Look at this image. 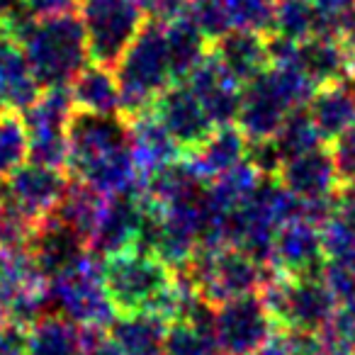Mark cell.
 <instances>
[{
	"label": "cell",
	"mask_w": 355,
	"mask_h": 355,
	"mask_svg": "<svg viewBox=\"0 0 355 355\" xmlns=\"http://www.w3.org/2000/svg\"><path fill=\"white\" fill-rule=\"evenodd\" d=\"M129 122V151L139 168V175L148 178L163 168L173 166L183 158V148L178 146L175 139L166 132L151 107L144 112L127 117Z\"/></svg>",
	"instance_id": "e0dca14e"
},
{
	"label": "cell",
	"mask_w": 355,
	"mask_h": 355,
	"mask_svg": "<svg viewBox=\"0 0 355 355\" xmlns=\"http://www.w3.org/2000/svg\"><path fill=\"white\" fill-rule=\"evenodd\" d=\"M168 61H171L173 80H185L209 54V40L198 30L188 15H178L163 22Z\"/></svg>",
	"instance_id": "cb8c5ba5"
},
{
	"label": "cell",
	"mask_w": 355,
	"mask_h": 355,
	"mask_svg": "<svg viewBox=\"0 0 355 355\" xmlns=\"http://www.w3.org/2000/svg\"><path fill=\"white\" fill-rule=\"evenodd\" d=\"M331 158H334L338 180H353L355 178V124L334 139Z\"/></svg>",
	"instance_id": "d590c367"
},
{
	"label": "cell",
	"mask_w": 355,
	"mask_h": 355,
	"mask_svg": "<svg viewBox=\"0 0 355 355\" xmlns=\"http://www.w3.org/2000/svg\"><path fill=\"white\" fill-rule=\"evenodd\" d=\"M85 329L61 314H44L27 329V355H80Z\"/></svg>",
	"instance_id": "484cf974"
},
{
	"label": "cell",
	"mask_w": 355,
	"mask_h": 355,
	"mask_svg": "<svg viewBox=\"0 0 355 355\" xmlns=\"http://www.w3.org/2000/svg\"><path fill=\"white\" fill-rule=\"evenodd\" d=\"M232 30L270 35L277 0H224Z\"/></svg>",
	"instance_id": "1f68e13d"
},
{
	"label": "cell",
	"mask_w": 355,
	"mask_h": 355,
	"mask_svg": "<svg viewBox=\"0 0 355 355\" xmlns=\"http://www.w3.org/2000/svg\"><path fill=\"white\" fill-rule=\"evenodd\" d=\"M272 141H275L282 161H287V158H295L300 153L311 151V148H319L324 139H321L309 110L300 107L287 114L285 122L277 129V134L272 137Z\"/></svg>",
	"instance_id": "4dcf8cb0"
},
{
	"label": "cell",
	"mask_w": 355,
	"mask_h": 355,
	"mask_svg": "<svg viewBox=\"0 0 355 355\" xmlns=\"http://www.w3.org/2000/svg\"><path fill=\"white\" fill-rule=\"evenodd\" d=\"M272 32L292 42H304L316 35H331L329 22L316 10L314 0H277Z\"/></svg>",
	"instance_id": "f1b7e54d"
},
{
	"label": "cell",
	"mask_w": 355,
	"mask_h": 355,
	"mask_svg": "<svg viewBox=\"0 0 355 355\" xmlns=\"http://www.w3.org/2000/svg\"><path fill=\"white\" fill-rule=\"evenodd\" d=\"M78 20L90 61L107 69L119 64L134 37L146 25V15L137 0H78Z\"/></svg>",
	"instance_id": "52a82bcc"
},
{
	"label": "cell",
	"mask_w": 355,
	"mask_h": 355,
	"mask_svg": "<svg viewBox=\"0 0 355 355\" xmlns=\"http://www.w3.org/2000/svg\"><path fill=\"white\" fill-rule=\"evenodd\" d=\"M251 355H292L290 345H287L285 336H272L266 345H261L258 350H253Z\"/></svg>",
	"instance_id": "60d3db41"
},
{
	"label": "cell",
	"mask_w": 355,
	"mask_h": 355,
	"mask_svg": "<svg viewBox=\"0 0 355 355\" xmlns=\"http://www.w3.org/2000/svg\"><path fill=\"white\" fill-rule=\"evenodd\" d=\"M30 158V137L20 110L0 107V180L25 166Z\"/></svg>",
	"instance_id": "f546056e"
},
{
	"label": "cell",
	"mask_w": 355,
	"mask_h": 355,
	"mask_svg": "<svg viewBox=\"0 0 355 355\" xmlns=\"http://www.w3.org/2000/svg\"><path fill=\"white\" fill-rule=\"evenodd\" d=\"M185 15L198 25V30L202 32L209 42L219 40V37L232 30L224 0H188Z\"/></svg>",
	"instance_id": "e575fe53"
},
{
	"label": "cell",
	"mask_w": 355,
	"mask_h": 355,
	"mask_svg": "<svg viewBox=\"0 0 355 355\" xmlns=\"http://www.w3.org/2000/svg\"><path fill=\"white\" fill-rule=\"evenodd\" d=\"M171 321L153 311L117 314L107 326V336L127 355H163V343Z\"/></svg>",
	"instance_id": "7402d4cb"
},
{
	"label": "cell",
	"mask_w": 355,
	"mask_h": 355,
	"mask_svg": "<svg viewBox=\"0 0 355 355\" xmlns=\"http://www.w3.org/2000/svg\"><path fill=\"white\" fill-rule=\"evenodd\" d=\"M275 329L261 292L214 304L212 336L219 355H251L275 336Z\"/></svg>",
	"instance_id": "9c48e42d"
},
{
	"label": "cell",
	"mask_w": 355,
	"mask_h": 355,
	"mask_svg": "<svg viewBox=\"0 0 355 355\" xmlns=\"http://www.w3.org/2000/svg\"><path fill=\"white\" fill-rule=\"evenodd\" d=\"M103 280L117 314L153 311L166 321L178 319L180 287L166 261L132 246L103 258Z\"/></svg>",
	"instance_id": "6da1fadb"
},
{
	"label": "cell",
	"mask_w": 355,
	"mask_h": 355,
	"mask_svg": "<svg viewBox=\"0 0 355 355\" xmlns=\"http://www.w3.org/2000/svg\"><path fill=\"white\" fill-rule=\"evenodd\" d=\"M324 253L319 224L304 217H292L275 232L270 266L285 275H316V270H321Z\"/></svg>",
	"instance_id": "5bb4252c"
},
{
	"label": "cell",
	"mask_w": 355,
	"mask_h": 355,
	"mask_svg": "<svg viewBox=\"0 0 355 355\" xmlns=\"http://www.w3.org/2000/svg\"><path fill=\"white\" fill-rule=\"evenodd\" d=\"M144 205L139 195H114L103 205L93 234H90L88 251L100 258H107L124 248H132L141 227Z\"/></svg>",
	"instance_id": "9a60e30c"
},
{
	"label": "cell",
	"mask_w": 355,
	"mask_h": 355,
	"mask_svg": "<svg viewBox=\"0 0 355 355\" xmlns=\"http://www.w3.org/2000/svg\"><path fill=\"white\" fill-rule=\"evenodd\" d=\"M49 311L71 319L78 326L107 329L117 316L103 280V258L85 253L76 266L51 277L46 285Z\"/></svg>",
	"instance_id": "5b68a950"
},
{
	"label": "cell",
	"mask_w": 355,
	"mask_h": 355,
	"mask_svg": "<svg viewBox=\"0 0 355 355\" xmlns=\"http://www.w3.org/2000/svg\"><path fill=\"white\" fill-rule=\"evenodd\" d=\"M105 195H100L98 190H93L90 185H85L83 180L73 178L69 183V190H66L64 200H61L59 209H56V217L61 222H66L76 234L83 236V241H90V234H93L95 224H98V217L103 212L105 205Z\"/></svg>",
	"instance_id": "83f0119b"
},
{
	"label": "cell",
	"mask_w": 355,
	"mask_h": 355,
	"mask_svg": "<svg viewBox=\"0 0 355 355\" xmlns=\"http://www.w3.org/2000/svg\"><path fill=\"white\" fill-rule=\"evenodd\" d=\"M261 297L280 331H319L334 311V295L316 275H285L275 270Z\"/></svg>",
	"instance_id": "8992f818"
},
{
	"label": "cell",
	"mask_w": 355,
	"mask_h": 355,
	"mask_svg": "<svg viewBox=\"0 0 355 355\" xmlns=\"http://www.w3.org/2000/svg\"><path fill=\"white\" fill-rule=\"evenodd\" d=\"M209 54L232 78L241 85L251 83L261 73L270 69V51H268V35L256 32L229 30L219 40L209 42Z\"/></svg>",
	"instance_id": "ffe728a7"
},
{
	"label": "cell",
	"mask_w": 355,
	"mask_h": 355,
	"mask_svg": "<svg viewBox=\"0 0 355 355\" xmlns=\"http://www.w3.org/2000/svg\"><path fill=\"white\" fill-rule=\"evenodd\" d=\"M76 112L69 85L42 88L37 100L22 110L27 137H30V161L42 166L69 168V124Z\"/></svg>",
	"instance_id": "ba28073f"
},
{
	"label": "cell",
	"mask_w": 355,
	"mask_h": 355,
	"mask_svg": "<svg viewBox=\"0 0 355 355\" xmlns=\"http://www.w3.org/2000/svg\"><path fill=\"white\" fill-rule=\"evenodd\" d=\"M71 98L76 110L93 114H122L119 107V83L112 69L100 64H85L71 80Z\"/></svg>",
	"instance_id": "603a6c76"
},
{
	"label": "cell",
	"mask_w": 355,
	"mask_h": 355,
	"mask_svg": "<svg viewBox=\"0 0 355 355\" xmlns=\"http://www.w3.org/2000/svg\"><path fill=\"white\" fill-rule=\"evenodd\" d=\"M69 178L59 168L42 166V163H25L17 168L12 175L6 178V195L15 207H20L30 219L49 217L59 209L66 190H69Z\"/></svg>",
	"instance_id": "8fae6325"
},
{
	"label": "cell",
	"mask_w": 355,
	"mask_h": 355,
	"mask_svg": "<svg viewBox=\"0 0 355 355\" xmlns=\"http://www.w3.org/2000/svg\"><path fill=\"white\" fill-rule=\"evenodd\" d=\"M27 10L35 17H51L73 12L78 8V0H25Z\"/></svg>",
	"instance_id": "f35d334b"
},
{
	"label": "cell",
	"mask_w": 355,
	"mask_h": 355,
	"mask_svg": "<svg viewBox=\"0 0 355 355\" xmlns=\"http://www.w3.org/2000/svg\"><path fill=\"white\" fill-rule=\"evenodd\" d=\"M175 270L207 302L222 304L234 297L261 292L275 268L263 266L236 246H200L193 258Z\"/></svg>",
	"instance_id": "3957f363"
},
{
	"label": "cell",
	"mask_w": 355,
	"mask_h": 355,
	"mask_svg": "<svg viewBox=\"0 0 355 355\" xmlns=\"http://www.w3.org/2000/svg\"><path fill=\"white\" fill-rule=\"evenodd\" d=\"M345 64V46L334 35H316L297 46V66L314 80L316 88L340 80Z\"/></svg>",
	"instance_id": "4316f807"
},
{
	"label": "cell",
	"mask_w": 355,
	"mask_h": 355,
	"mask_svg": "<svg viewBox=\"0 0 355 355\" xmlns=\"http://www.w3.org/2000/svg\"><path fill=\"white\" fill-rule=\"evenodd\" d=\"M163 355H219V348L209 331L198 329L188 321H173L168 326Z\"/></svg>",
	"instance_id": "d6a6232c"
},
{
	"label": "cell",
	"mask_w": 355,
	"mask_h": 355,
	"mask_svg": "<svg viewBox=\"0 0 355 355\" xmlns=\"http://www.w3.org/2000/svg\"><path fill=\"white\" fill-rule=\"evenodd\" d=\"M35 219H30L10 200L0 198V251L3 248L30 246L35 234Z\"/></svg>",
	"instance_id": "836d02e7"
},
{
	"label": "cell",
	"mask_w": 355,
	"mask_h": 355,
	"mask_svg": "<svg viewBox=\"0 0 355 355\" xmlns=\"http://www.w3.org/2000/svg\"><path fill=\"white\" fill-rule=\"evenodd\" d=\"M292 112V105L277 88L270 69L253 78L241 88V103L236 112V127L248 141H266L272 139Z\"/></svg>",
	"instance_id": "4fadbf2b"
},
{
	"label": "cell",
	"mask_w": 355,
	"mask_h": 355,
	"mask_svg": "<svg viewBox=\"0 0 355 355\" xmlns=\"http://www.w3.org/2000/svg\"><path fill=\"white\" fill-rule=\"evenodd\" d=\"M309 114L321 139H336L355 124V88L343 80L319 85L309 100Z\"/></svg>",
	"instance_id": "d4e9b609"
},
{
	"label": "cell",
	"mask_w": 355,
	"mask_h": 355,
	"mask_svg": "<svg viewBox=\"0 0 355 355\" xmlns=\"http://www.w3.org/2000/svg\"><path fill=\"white\" fill-rule=\"evenodd\" d=\"M30 251L40 266L42 275L46 280L56 277L59 272L69 270L71 266L80 261L88 253V243L80 234H76L66 222H61L56 214L40 219L35 224Z\"/></svg>",
	"instance_id": "2e32d148"
},
{
	"label": "cell",
	"mask_w": 355,
	"mask_h": 355,
	"mask_svg": "<svg viewBox=\"0 0 355 355\" xmlns=\"http://www.w3.org/2000/svg\"><path fill=\"white\" fill-rule=\"evenodd\" d=\"M15 40L20 42L42 88L71 85L78 71L90 61L83 25L73 12L51 17L30 15L15 30Z\"/></svg>",
	"instance_id": "7a4b0ae2"
},
{
	"label": "cell",
	"mask_w": 355,
	"mask_h": 355,
	"mask_svg": "<svg viewBox=\"0 0 355 355\" xmlns=\"http://www.w3.org/2000/svg\"><path fill=\"white\" fill-rule=\"evenodd\" d=\"M151 112L175 139L178 146L183 148V153L202 144L214 129L212 119L207 117L198 95L185 80H175L163 93H158V98L151 103Z\"/></svg>",
	"instance_id": "7c38bea8"
},
{
	"label": "cell",
	"mask_w": 355,
	"mask_h": 355,
	"mask_svg": "<svg viewBox=\"0 0 355 355\" xmlns=\"http://www.w3.org/2000/svg\"><path fill=\"white\" fill-rule=\"evenodd\" d=\"M129 148V122L124 114H93L76 110L69 124V168L78 178L90 166Z\"/></svg>",
	"instance_id": "30bf717a"
},
{
	"label": "cell",
	"mask_w": 355,
	"mask_h": 355,
	"mask_svg": "<svg viewBox=\"0 0 355 355\" xmlns=\"http://www.w3.org/2000/svg\"><path fill=\"white\" fill-rule=\"evenodd\" d=\"M246 158L248 139L236 124H224V127H214L202 144L185 151L183 163L202 183H212L214 178L224 175Z\"/></svg>",
	"instance_id": "d6986e66"
},
{
	"label": "cell",
	"mask_w": 355,
	"mask_h": 355,
	"mask_svg": "<svg viewBox=\"0 0 355 355\" xmlns=\"http://www.w3.org/2000/svg\"><path fill=\"white\" fill-rule=\"evenodd\" d=\"M137 6L151 22H168L183 15L188 0H137Z\"/></svg>",
	"instance_id": "8d00e7d4"
},
{
	"label": "cell",
	"mask_w": 355,
	"mask_h": 355,
	"mask_svg": "<svg viewBox=\"0 0 355 355\" xmlns=\"http://www.w3.org/2000/svg\"><path fill=\"white\" fill-rule=\"evenodd\" d=\"M185 83L198 95L200 105L205 107L214 127H224L236 119L243 85L232 78L212 54H207V59L185 78Z\"/></svg>",
	"instance_id": "ac0fdd59"
},
{
	"label": "cell",
	"mask_w": 355,
	"mask_h": 355,
	"mask_svg": "<svg viewBox=\"0 0 355 355\" xmlns=\"http://www.w3.org/2000/svg\"><path fill=\"white\" fill-rule=\"evenodd\" d=\"M117 83L119 107L124 117H134L148 110L158 93L175 83L171 61H168L163 22L148 20L141 32L134 37V42L117 64Z\"/></svg>",
	"instance_id": "277c9868"
},
{
	"label": "cell",
	"mask_w": 355,
	"mask_h": 355,
	"mask_svg": "<svg viewBox=\"0 0 355 355\" xmlns=\"http://www.w3.org/2000/svg\"><path fill=\"white\" fill-rule=\"evenodd\" d=\"M0 198H3V195H0Z\"/></svg>",
	"instance_id": "b9f144b4"
},
{
	"label": "cell",
	"mask_w": 355,
	"mask_h": 355,
	"mask_svg": "<svg viewBox=\"0 0 355 355\" xmlns=\"http://www.w3.org/2000/svg\"><path fill=\"white\" fill-rule=\"evenodd\" d=\"M42 93L27 56L15 35L0 30V105L12 110H25Z\"/></svg>",
	"instance_id": "44dd1931"
},
{
	"label": "cell",
	"mask_w": 355,
	"mask_h": 355,
	"mask_svg": "<svg viewBox=\"0 0 355 355\" xmlns=\"http://www.w3.org/2000/svg\"><path fill=\"white\" fill-rule=\"evenodd\" d=\"M0 107H3V105H0Z\"/></svg>",
	"instance_id": "7bdbcfd3"
},
{
	"label": "cell",
	"mask_w": 355,
	"mask_h": 355,
	"mask_svg": "<svg viewBox=\"0 0 355 355\" xmlns=\"http://www.w3.org/2000/svg\"><path fill=\"white\" fill-rule=\"evenodd\" d=\"M314 6H316V10L326 17V22H329V32H331V22H334L338 15H343L345 10H350L353 0H314Z\"/></svg>",
	"instance_id": "ab89813d"
},
{
	"label": "cell",
	"mask_w": 355,
	"mask_h": 355,
	"mask_svg": "<svg viewBox=\"0 0 355 355\" xmlns=\"http://www.w3.org/2000/svg\"><path fill=\"white\" fill-rule=\"evenodd\" d=\"M30 17L25 0H0V30L15 35V30Z\"/></svg>",
	"instance_id": "74e56055"
}]
</instances>
